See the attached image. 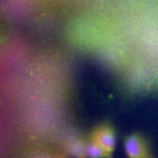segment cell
I'll return each mask as SVG.
<instances>
[{
	"label": "cell",
	"mask_w": 158,
	"mask_h": 158,
	"mask_svg": "<svg viewBox=\"0 0 158 158\" xmlns=\"http://www.w3.org/2000/svg\"><path fill=\"white\" fill-rule=\"evenodd\" d=\"M124 143L128 158H153L149 143L141 134H130L125 138Z\"/></svg>",
	"instance_id": "obj_1"
},
{
	"label": "cell",
	"mask_w": 158,
	"mask_h": 158,
	"mask_svg": "<svg viewBox=\"0 0 158 158\" xmlns=\"http://www.w3.org/2000/svg\"><path fill=\"white\" fill-rule=\"evenodd\" d=\"M89 137L95 141L110 157H113L116 145V135L111 125L107 123L100 124L92 130Z\"/></svg>",
	"instance_id": "obj_2"
},
{
	"label": "cell",
	"mask_w": 158,
	"mask_h": 158,
	"mask_svg": "<svg viewBox=\"0 0 158 158\" xmlns=\"http://www.w3.org/2000/svg\"><path fill=\"white\" fill-rule=\"evenodd\" d=\"M86 141L81 138H75L67 143V151L74 158H87Z\"/></svg>",
	"instance_id": "obj_3"
},
{
	"label": "cell",
	"mask_w": 158,
	"mask_h": 158,
	"mask_svg": "<svg viewBox=\"0 0 158 158\" xmlns=\"http://www.w3.org/2000/svg\"><path fill=\"white\" fill-rule=\"evenodd\" d=\"M86 152L87 158H112L92 138L86 141Z\"/></svg>",
	"instance_id": "obj_4"
},
{
	"label": "cell",
	"mask_w": 158,
	"mask_h": 158,
	"mask_svg": "<svg viewBox=\"0 0 158 158\" xmlns=\"http://www.w3.org/2000/svg\"><path fill=\"white\" fill-rule=\"evenodd\" d=\"M31 158H53V155H50V154L42 152L38 153L37 155L32 156Z\"/></svg>",
	"instance_id": "obj_5"
},
{
	"label": "cell",
	"mask_w": 158,
	"mask_h": 158,
	"mask_svg": "<svg viewBox=\"0 0 158 158\" xmlns=\"http://www.w3.org/2000/svg\"><path fill=\"white\" fill-rule=\"evenodd\" d=\"M53 158H67L66 155L62 152H56L53 155Z\"/></svg>",
	"instance_id": "obj_6"
}]
</instances>
